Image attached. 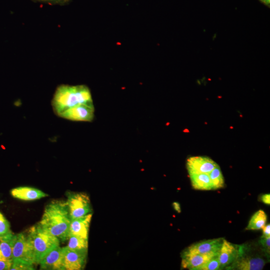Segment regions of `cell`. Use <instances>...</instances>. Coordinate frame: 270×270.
<instances>
[{
  "label": "cell",
  "instance_id": "obj_6",
  "mask_svg": "<svg viewBox=\"0 0 270 270\" xmlns=\"http://www.w3.org/2000/svg\"><path fill=\"white\" fill-rule=\"evenodd\" d=\"M94 104H80L70 108L60 114V117L72 120L92 122L94 118Z\"/></svg>",
  "mask_w": 270,
  "mask_h": 270
},
{
  "label": "cell",
  "instance_id": "obj_7",
  "mask_svg": "<svg viewBox=\"0 0 270 270\" xmlns=\"http://www.w3.org/2000/svg\"><path fill=\"white\" fill-rule=\"evenodd\" d=\"M245 248L244 245L234 244L224 238L218 254L220 269L232 264L244 252Z\"/></svg>",
  "mask_w": 270,
  "mask_h": 270
},
{
  "label": "cell",
  "instance_id": "obj_11",
  "mask_svg": "<svg viewBox=\"0 0 270 270\" xmlns=\"http://www.w3.org/2000/svg\"><path fill=\"white\" fill-rule=\"evenodd\" d=\"M40 270H63V250L58 246L48 252L40 260Z\"/></svg>",
  "mask_w": 270,
  "mask_h": 270
},
{
  "label": "cell",
  "instance_id": "obj_21",
  "mask_svg": "<svg viewBox=\"0 0 270 270\" xmlns=\"http://www.w3.org/2000/svg\"><path fill=\"white\" fill-rule=\"evenodd\" d=\"M220 269V264L218 255H216L200 266L198 270H218Z\"/></svg>",
  "mask_w": 270,
  "mask_h": 270
},
{
  "label": "cell",
  "instance_id": "obj_2",
  "mask_svg": "<svg viewBox=\"0 0 270 270\" xmlns=\"http://www.w3.org/2000/svg\"><path fill=\"white\" fill-rule=\"evenodd\" d=\"M80 104H93L90 90L84 85H60L56 88L52 102L57 115Z\"/></svg>",
  "mask_w": 270,
  "mask_h": 270
},
{
  "label": "cell",
  "instance_id": "obj_10",
  "mask_svg": "<svg viewBox=\"0 0 270 270\" xmlns=\"http://www.w3.org/2000/svg\"><path fill=\"white\" fill-rule=\"evenodd\" d=\"M223 240L224 238H220L202 240L191 244L185 250L201 254L218 255Z\"/></svg>",
  "mask_w": 270,
  "mask_h": 270
},
{
  "label": "cell",
  "instance_id": "obj_28",
  "mask_svg": "<svg viewBox=\"0 0 270 270\" xmlns=\"http://www.w3.org/2000/svg\"><path fill=\"white\" fill-rule=\"evenodd\" d=\"M260 200L264 204L270 205V194H266L262 195L260 197Z\"/></svg>",
  "mask_w": 270,
  "mask_h": 270
},
{
  "label": "cell",
  "instance_id": "obj_27",
  "mask_svg": "<svg viewBox=\"0 0 270 270\" xmlns=\"http://www.w3.org/2000/svg\"><path fill=\"white\" fill-rule=\"evenodd\" d=\"M262 237H268L270 236V224L265 225L262 228Z\"/></svg>",
  "mask_w": 270,
  "mask_h": 270
},
{
  "label": "cell",
  "instance_id": "obj_14",
  "mask_svg": "<svg viewBox=\"0 0 270 270\" xmlns=\"http://www.w3.org/2000/svg\"><path fill=\"white\" fill-rule=\"evenodd\" d=\"M92 213L79 218L71 220L69 234L82 237L88 240V231Z\"/></svg>",
  "mask_w": 270,
  "mask_h": 270
},
{
  "label": "cell",
  "instance_id": "obj_30",
  "mask_svg": "<svg viewBox=\"0 0 270 270\" xmlns=\"http://www.w3.org/2000/svg\"><path fill=\"white\" fill-rule=\"evenodd\" d=\"M262 2H264L266 4H269L270 0H261Z\"/></svg>",
  "mask_w": 270,
  "mask_h": 270
},
{
  "label": "cell",
  "instance_id": "obj_22",
  "mask_svg": "<svg viewBox=\"0 0 270 270\" xmlns=\"http://www.w3.org/2000/svg\"><path fill=\"white\" fill-rule=\"evenodd\" d=\"M12 234L9 222L0 212V237L5 236Z\"/></svg>",
  "mask_w": 270,
  "mask_h": 270
},
{
  "label": "cell",
  "instance_id": "obj_5",
  "mask_svg": "<svg viewBox=\"0 0 270 270\" xmlns=\"http://www.w3.org/2000/svg\"><path fill=\"white\" fill-rule=\"evenodd\" d=\"M66 202L71 220L92 213L88 196L84 192H67Z\"/></svg>",
  "mask_w": 270,
  "mask_h": 270
},
{
  "label": "cell",
  "instance_id": "obj_24",
  "mask_svg": "<svg viewBox=\"0 0 270 270\" xmlns=\"http://www.w3.org/2000/svg\"><path fill=\"white\" fill-rule=\"evenodd\" d=\"M260 243L262 246L264 252L267 256L270 255V236L268 237H261Z\"/></svg>",
  "mask_w": 270,
  "mask_h": 270
},
{
  "label": "cell",
  "instance_id": "obj_1",
  "mask_svg": "<svg viewBox=\"0 0 270 270\" xmlns=\"http://www.w3.org/2000/svg\"><path fill=\"white\" fill-rule=\"evenodd\" d=\"M71 219L66 202L54 200L45 208L38 224L62 242L67 240Z\"/></svg>",
  "mask_w": 270,
  "mask_h": 270
},
{
  "label": "cell",
  "instance_id": "obj_25",
  "mask_svg": "<svg viewBox=\"0 0 270 270\" xmlns=\"http://www.w3.org/2000/svg\"><path fill=\"white\" fill-rule=\"evenodd\" d=\"M12 262L0 258V270H10Z\"/></svg>",
  "mask_w": 270,
  "mask_h": 270
},
{
  "label": "cell",
  "instance_id": "obj_4",
  "mask_svg": "<svg viewBox=\"0 0 270 270\" xmlns=\"http://www.w3.org/2000/svg\"><path fill=\"white\" fill-rule=\"evenodd\" d=\"M12 263L35 264L33 252L27 234H14L12 248Z\"/></svg>",
  "mask_w": 270,
  "mask_h": 270
},
{
  "label": "cell",
  "instance_id": "obj_26",
  "mask_svg": "<svg viewBox=\"0 0 270 270\" xmlns=\"http://www.w3.org/2000/svg\"><path fill=\"white\" fill-rule=\"evenodd\" d=\"M40 2H48L50 4H62L69 2L70 0H36Z\"/></svg>",
  "mask_w": 270,
  "mask_h": 270
},
{
  "label": "cell",
  "instance_id": "obj_9",
  "mask_svg": "<svg viewBox=\"0 0 270 270\" xmlns=\"http://www.w3.org/2000/svg\"><path fill=\"white\" fill-rule=\"evenodd\" d=\"M218 164L210 158L204 156H190L187 159L186 166L188 174L210 173Z\"/></svg>",
  "mask_w": 270,
  "mask_h": 270
},
{
  "label": "cell",
  "instance_id": "obj_15",
  "mask_svg": "<svg viewBox=\"0 0 270 270\" xmlns=\"http://www.w3.org/2000/svg\"><path fill=\"white\" fill-rule=\"evenodd\" d=\"M12 197L23 200L30 201L38 200L48 196L44 192L30 186H20L10 190Z\"/></svg>",
  "mask_w": 270,
  "mask_h": 270
},
{
  "label": "cell",
  "instance_id": "obj_29",
  "mask_svg": "<svg viewBox=\"0 0 270 270\" xmlns=\"http://www.w3.org/2000/svg\"><path fill=\"white\" fill-rule=\"evenodd\" d=\"M172 206L174 210L180 213L181 212V208L180 204L178 202H174L172 203Z\"/></svg>",
  "mask_w": 270,
  "mask_h": 270
},
{
  "label": "cell",
  "instance_id": "obj_19",
  "mask_svg": "<svg viewBox=\"0 0 270 270\" xmlns=\"http://www.w3.org/2000/svg\"><path fill=\"white\" fill-rule=\"evenodd\" d=\"M68 240V244L66 246L67 248L76 250L88 251V239L75 235L69 234Z\"/></svg>",
  "mask_w": 270,
  "mask_h": 270
},
{
  "label": "cell",
  "instance_id": "obj_16",
  "mask_svg": "<svg viewBox=\"0 0 270 270\" xmlns=\"http://www.w3.org/2000/svg\"><path fill=\"white\" fill-rule=\"evenodd\" d=\"M188 175L194 188L204 190H212L208 174L197 173L190 174Z\"/></svg>",
  "mask_w": 270,
  "mask_h": 270
},
{
  "label": "cell",
  "instance_id": "obj_23",
  "mask_svg": "<svg viewBox=\"0 0 270 270\" xmlns=\"http://www.w3.org/2000/svg\"><path fill=\"white\" fill-rule=\"evenodd\" d=\"M34 269V265L23 263H12L10 268L11 270H32Z\"/></svg>",
  "mask_w": 270,
  "mask_h": 270
},
{
  "label": "cell",
  "instance_id": "obj_8",
  "mask_svg": "<svg viewBox=\"0 0 270 270\" xmlns=\"http://www.w3.org/2000/svg\"><path fill=\"white\" fill-rule=\"evenodd\" d=\"M63 270H82L86 264L88 251L63 247Z\"/></svg>",
  "mask_w": 270,
  "mask_h": 270
},
{
  "label": "cell",
  "instance_id": "obj_3",
  "mask_svg": "<svg viewBox=\"0 0 270 270\" xmlns=\"http://www.w3.org/2000/svg\"><path fill=\"white\" fill-rule=\"evenodd\" d=\"M27 236L30 244L35 264L50 250L60 246V240L44 230L38 224L32 226Z\"/></svg>",
  "mask_w": 270,
  "mask_h": 270
},
{
  "label": "cell",
  "instance_id": "obj_18",
  "mask_svg": "<svg viewBox=\"0 0 270 270\" xmlns=\"http://www.w3.org/2000/svg\"><path fill=\"white\" fill-rule=\"evenodd\" d=\"M267 216L262 210L256 212L251 217L246 228V230H258L262 229L266 225Z\"/></svg>",
  "mask_w": 270,
  "mask_h": 270
},
{
  "label": "cell",
  "instance_id": "obj_12",
  "mask_svg": "<svg viewBox=\"0 0 270 270\" xmlns=\"http://www.w3.org/2000/svg\"><path fill=\"white\" fill-rule=\"evenodd\" d=\"M243 254L244 252L232 264L226 267V269L240 270L262 269L266 264L264 259L259 256H244Z\"/></svg>",
  "mask_w": 270,
  "mask_h": 270
},
{
  "label": "cell",
  "instance_id": "obj_13",
  "mask_svg": "<svg viewBox=\"0 0 270 270\" xmlns=\"http://www.w3.org/2000/svg\"><path fill=\"white\" fill-rule=\"evenodd\" d=\"M214 256H215L191 252L184 250L181 254V266L184 268L198 270L200 266Z\"/></svg>",
  "mask_w": 270,
  "mask_h": 270
},
{
  "label": "cell",
  "instance_id": "obj_17",
  "mask_svg": "<svg viewBox=\"0 0 270 270\" xmlns=\"http://www.w3.org/2000/svg\"><path fill=\"white\" fill-rule=\"evenodd\" d=\"M14 234L0 237V258L12 262V248Z\"/></svg>",
  "mask_w": 270,
  "mask_h": 270
},
{
  "label": "cell",
  "instance_id": "obj_20",
  "mask_svg": "<svg viewBox=\"0 0 270 270\" xmlns=\"http://www.w3.org/2000/svg\"><path fill=\"white\" fill-rule=\"evenodd\" d=\"M208 175L212 185V190L219 189L224 186V178L218 165L208 173Z\"/></svg>",
  "mask_w": 270,
  "mask_h": 270
}]
</instances>
